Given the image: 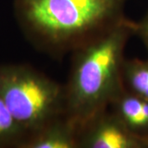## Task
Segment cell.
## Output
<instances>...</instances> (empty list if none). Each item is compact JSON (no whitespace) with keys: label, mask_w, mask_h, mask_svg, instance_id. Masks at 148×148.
I'll return each instance as SVG.
<instances>
[{"label":"cell","mask_w":148,"mask_h":148,"mask_svg":"<svg viewBox=\"0 0 148 148\" xmlns=\"http://www.w3.org/2000/svg\"><path fill=\"white\" fill-rule=\"evenodd\" d=\"M127 0H14L17 20L36 47L62 58L125 20Z\"/></svg>","instance_id":"obj_1"},{"label":"cell","mask_w":148,"mask_h":148,"mask_svg":"<svg viewBox=\"0 0 148 148\" xmlns=\"http://www.w3.org/2000/svg\"><path fill=\"white\" fill-rule=\"evenodd\" d=\"M0 98L27 136L64 114V86L31 66L0 65Z\"/></svg>","instance_id":"obj_3"},{"label":"cell","mask_w":148,"mask_h":148,"mask_svg":"<svg viewBox=\"0 0 148 148\" xmlns=\"http://www.w3.org/2000/svg\"><path fill=\"white\" fill-rule=\"evenodd\" d=\"M135 35L141 39L148 52V12L141 21L136 22Z\"/></svg>","instance_id":"obj_9"},{"label":"cell","mask_w":148,"mask_h":148,"mask_svg":"<svg viewBox=\"0 0 148 148\" xmlns=\"http://www.w3.org/2000/svg\"><path fill=\"white\" fill-rule=\"evenodd\" d=\"M78 148H144V144L108 108L80 129Z\"/></svg>","instance_id":"obj_4"},{"label":"cell","mask_w":148,"mask_h":148,"mask_svg":"<svg viewBox=\"0 0 148 148\" xmlns=\"http://www.w3.org/2000/svg\"><path fill=\"white\" fill-rule=\"evenodd\" d=\"M109 109L127 130L144 144V141L148 138L147 99L124 88L111 101Z\"/></svg>","instance_id":"obj_6"},{"label":"cell","mask_w":148,"mask_h":148,"mask_svg":"<svg viewBox=\"0 0 148 148\" xmlns=\"http://www.w3.org/2000/svg\"><path fill=\"white\" fill-rule=\"evenodd\" d=\"M79 129L64 114L27 136L18 148H78Z\"/></svg>","instance_id":"obj_5"},{"label":"cell","mask_w":148,"mask_h":148,"mask_svg":"<svg viewBox=\"0 0 148 148\" xmlns=\"http://www.w3.org/2000/svg\"><path fill=\"white\" fill-rule=\"evenodd\" d=\"M135 28L136 22L126 18L72 53L69 79L64 86V115L79 131L107 110L124 89V50Z\"/></svg>","instance_id":"obj_2"},{"label":"cell","mask_w":148,"mask_h":148,"mask_svg":"<svg viewBox=\"0 0 148 148\" xmlns=\"http://www.w3.org/2000/svg\"><path fill=\"white\" fill-rule=\"evenodd\" d=\"M122 76L125 89L148 100V58H125Z\"/></svg>","instance_id":"obj_7"},{"label":"cell","mask_w":148,"mask_h":148,"mask_svg":"<svg viewBox=\"0 0 148 148\" xmlns=\"http://www.w3.org/2000/svg\"><path fill=\"white\" fill-rule=\"evenodd\" d=\"M144 147L148 148V138H147V139L144 141Z\"/></svg>","instance_id":"obj_10"},{"label":"cell","mask_w":148,"mask_h":148,"mask_svg":"<svg viewBox=\"0 0 148 148\" xmlns=\"http://www.w3.org/2000/svg\"><path fill=\"white\" fill-rule=\"evenodd\" d=\"M27 134L0 98V147H17Z\"/></svg>","instance_id":"obj_8"}]
</instances>
